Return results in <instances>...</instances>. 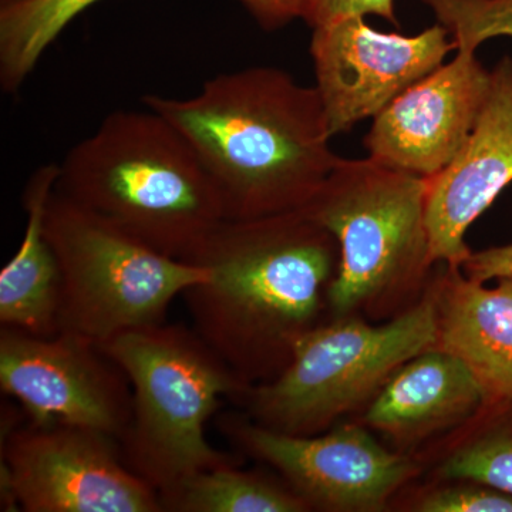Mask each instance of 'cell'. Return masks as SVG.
Listing matches in <instances>:
<instances>
[{
    "label": "cell",
    "instance_id": "cell-1",
    "mask_svg": "<svg viewBox=\"0 0 512 512\" xmlns=\"http://www.w3.org/2000/svg\"><path fill=\"white\" fill-rule=\"evenodd\" d=\"M143 101L190 143L225 220L301 210L342 160L318 89L276 67L220 74L190 99Z\"/></svg>",
    "mask_w": 512,
    "mask_h": 512
},
{
    "label": "cell",
    "instance_id": "cell-2",
    "mask_svg": "<svg viewBox=\"0 0 512 512\" xmlns=\"http://www.w3.org/2000/svg\"><path fill=\"white\" fill-rule=\"evenodd\" d=\"M336 247L303 210L222 221L187 261L208 272L183 293L192 329L248 386L275 379L312 329Z\"/></svg>",
    "mask_w": 512,
    "mask_h": 512
},
{
    "label": "cell",
    "instance_id": "cell-3",
    "mask_svg": "<svg viewBox=\"0 0 512 512\" xmlns=\"http://www.w3.org/2000/svg\"><path fill=\"white\" fill-rule=\"evenodd\" d=\"M55 190L178 261L225 220L190 143L150 109L109 114L66 154Z\"/></svg>",
    "mask_w": 512,
    "mask_h": 512
},
{
    "label": "cell",
    "instance_id": "cell-4",
    "mask_svg": "<svg viewBox=\"0 0 512 512\" xmlns=\"http://www.w3.org/2000/svg\"><path fill=\"white\" fill-rule=\"evenodd\" d=\"M126 373L133 416L119 440L121 457L158 493L200 471L235 463L205 434L222 399L249 389L200 338L180 323L126 330L99 343Z\"/></svg>",
    "mask_w": 512,
    "mask_h": 512
},
{
    "label": "cell",
    "instance_id": "cell-5",
    "mask_svg": "<svg viewBox=\"0 0 512 512\" xmlns=\"http://www.w3.org/2000/svg\"><path fill=\"white\" fill-rule=\"evenodd\" d=\"M45 235L59 264L60 332L96 343L165 322L175 296L208 278L207 269L161 254L56 190Z\"/></svg>",
    "mask_w": 512,
    "mask_h": 512
},
{
    "label": "cell",
    "instance_id": "cell-6",
    "mask_svg": "<svg viewBox=\"0 0 512 512\" xmlns=\"http://www.w3.org/2000/svg\"><path fill=\"white\" fill-rule=\"evenodd\" d=\"M437 340L439 308L433 301L377 328L360 320L312 328L296 340L281 375L235 400H245L261 426L305 436L365 399Z\"/></svg>",
    "mask_w": 512,
    "mask_h": 512
},
{
    "label": "cell",
    "instance_id": "cell-7",
    "mask_svg": "<svg viewBox=\"0 0 512 512\" xmlns=\"http://www.w3.org/2000/svg\"><path fill=\"white\" fill-rule=\"evenodd\" d=\"M429 181L373 158L345 160L301 208L339 245V271L329 286L338 313L429 264L426 200Z\"/></svg>",
    "mask_w": 512,
    "mask_h": 512
},
{
    "label": "cell",
    "instance_id": "cell-8",
    "mask_svg": "<svg viewBox=\"0 0 512 512\" xmlns=\"http://www.w3.org/2000/svg\"><path fill=\"white\" fill-rule=\"evenodd\" d=\"M2 511L163 512L156 488L100 431L53 424L9 426L2 440Z\"/></svg>",
    "mask_w": 512,
    "mask_h": 512
},
{
    "label": "cell",
    "instance_id": "cell-9",
    "mask_svg": "<svg viewBox=\"0 0 512 512\" xmlns=\"http://www.w3.org/2000/svg\"><path fill=\"white\" fill-rule=\"evenodd\" d=\"M0 387L30 423L83 427L119 440L133 416V389L99 343L72 332L50 338L0 329Z\"/></svg>",
    "mask_w": 512,
    "mask_h": 512
},
{
    "label": "cell",
    "instance_id": "cell-10",
    "mask_svg": "<svg viewBox=\"0 0 512 512\" xmlns=\"http://www.w3.org/2000/svg\"><path fill=\"white\" fill-rule=\"evenodd\" d=\"M440 23L416 36L382 33L363 16L313 29L311 55L330 134L375 119L409 87L443 64L450 50Z\"/></svg>",
    "mask_w": 512,
    "mask_h": 512
},
{
    "label": "cell",
    "instance_id": "cell-11",
    "mask_svg": "<svg viewBox=\"0 0 512 512\" xmlns=\"http://www.w3.org/2000/svg\"><path fill=\"white\" fill-rule=\"evenodd\" d=\"M218 426L242 450L284 473L306 503L333 510L382 508L412 470L356 426L322 437L293 436L224 414Z\"/></svg>",
    "mask_w": 512,
    "mask_h": 512
},
{
    "label": "cell",
    "instance_id": "cell-12",
    "mask_svg": "<svg viewBox=\"0 0 512 512\" xmlns=\"http://www.w3.org/2000/svg\"><path fill=\"white\" fill-rule=\"evenodd\" d=\"M490 79L476 52L458 50L377 114L363 141L369 157L427 180L441 173L476 126Z\"/></svg>",
    "mask_w": 512,
    "mask_h": 512
},
{
    "label": "cell",
    "instance_id": "cell-13",
    "mask_svg": "<svg viewBox=\"0 0 512 512\" xmlns=\"http://www.w3.org/2000/svg\"><path fill=\"white\" fill-rule=\"evenodd\" d=\"M426 228L431 261L463 265L468 227L512 183V57L491 70L476 126L457 157L429 178Z\"/></svg>",
    "mask_w": 512,
    "mask_h": 512
},
{
    "label": "cell",
    "instance_id": "cell-14",
    "mask_svg": "<svg viewBox=\"0 0 512 512\" xmlns=\"http://www.w3.org/2000/svg\"><path fill=\"white\" fill-rule=\"evenodd\" d=\"M439 303L441 349L460 357L488 399L512 400V276L494 288L453 276Z\"/></svg>",
    "mask_w": 512,
    "mask_h": 512
},
{
    "label": "cell",
    "instance_id": "cell-15",
    "mask_svg": "<svg viewBox=\"0 0 512 512\" xmlns=\"http://www.w3.org/2000/svg\"><path fill=\"white\" fill-rule=\"evenodd\" d=\"M59 164H45L30 175L23 194L28 221L22 244L0 272V323L29 335L50 338L60 332V271L45 235L47 202L56 187Z\"/></svg>",
    "mask_w": 512,
    "mask_h": 512
},
{
    "label": "cell",
    "instance_id": "cell-16",
    "mask_svg": "<svg viewBox=\"0 0 512 512\" xmlns=\"http://www.w3.org/2000/svg\"><path fill=\"white\" fill-rule=\"evenodd\" d=\"M485 400L484 387L460 357L430 350L393 375L366 420L390 433H412L471 413Z\"/></svg>",
    "mask_w": 512,
    "mask_h": 512
},
{
    "label": "cell",
    "instance_id": "cell-17",
    "mask_svg": "<svg viewBox=\"0 0 512 512\" xmlns=\"http://www.w3.org/2000/svg\"><path fill=\"white\" fill-rule=\"evenodd\" d=\"M97 0H2L0 5V84L16 93L40 57L83 10ZM265 29L295 19L288 0H241Z\"/></svg>",
    "mask_w": 512,
    "mask_h": 512
},
{
    "label": "cell",
    "instance_id": "cell-18",
    "mask_svg": "<svg viewBox=\"0 0 512 512\" xmlns=\"http://www.w3.org/2000/svg\"><path fill=\"white\" fill-rule=\"evenodd\" d=\"M158 495L163 512H301L309 505L235 463L200 471Z\"/></svg>",
    "mask_w": 512,
    "mask_h": 512
},
{
    "label": "cell",
    "instance_id": "cell-19",
    "mask_svg": "<svg viewBox=\"0 0 512 512\" xmlns=\"http://www.w3.org/2000/svg\"><path fill=\"white\" fill-rule=\"evenodd\" d=\"M463 52L495 37H512V0H421Z\"/></svg>",
    "mask_w": 512,
    "mask_h": 512
},
{
    "label": "cell",
    "instance_id": "cell-20",
    "mask_svg": "<svg viewBox=\"0 0 512 512\" xmlns=\"http://www.w3.org/2000/svg\"><path fill=\"white\" fill-rule=\"evenodd\" d=\"M443 474L512 495V421L457 451L444 464Z\"/></svg>",
    "mask_w": 512,
    "mask_h": 512
},
{
    "label": "cell",
    "instance_id": "cell-21",
    "mask_svg": "<svg viewBox=\"0 0 512 512\" xmlns=\"http://www.w3.org/2000/svg\"><path fill=\"white\" fill-rule=\"evenodd\" d=\"M295 10L296 18H301L312 29L329 25L350 16H379L387 22L399 26L394 0H288Z\"/></svg>",
    "mask_w": 512,
    "mask_h": 512
},
{
    "label": "cell",
    "instance_id": "cell-22",
    "mask_svg": "<svg viewBox=\"0 0 512 512\" xmlns=\"http://www.w3.org/2000/svg\"><path fill=\"white\" fill-rule=\"evenodd\" d=\"M424 512H512V495L493 487H457L427 495Z\"/></svg>",
    "mask_w": 512,
    "mask_h": 512
},
{
    "label": "cell",
    "instance_id": "cell-23",
    "mask_svg": "<svg viewBox=\"0 0 512 512\" xmlns=\"http://www.w3.org/2000/svg\"><path fill=\"white\" fill-rule=\"evenodd\" d=\"M461 266L466 269L467 278L483 284L490 279L512 276V245L485 249L476 254L471 252Z\"/></svg>",
    "mask_w": 512,
    "mask_h": 512
}]
</instances>
